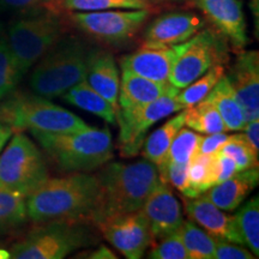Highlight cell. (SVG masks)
Listing matches in <instances>:
<instances>
[{
  "label": "cell",
  "mask_w": 259,
  "mask_h": 259,
  "mask_svg": "<svg viewBox=\"0 0 259 259\" xmlns=\"http://www.w3.org/2000/svg\"><path fill=\"white\" fill-rule=\"evenodd\" d=\"M99 199V183L88 173L48 178L25 198L28 219L35 223L79 221L92 225Z\"/></svg>",
  "instance_id": "1"
},
{
  "label": "cell",
  "mask_w": 259,
  "mask_h": 259,
  "mask_svg": "<svg viewBox=\"0 0 259 259\" xmlns=\"http://www.w3.org/2000/svg\"><path fill=\"white\" fill-rule=\"evenodd\" d=\"M99 199L92 225L142 209L145 199L160 181L157 168L148 160L132 163L107 162L96 174Z\"/></svg>",
  "instance_id": "2"
},
{
  "label": "cell",
  "mask_w": 259,
  "mask_h": 259,
  "mask_svg": "<svg viewBox=\"0 0 259 259\" xmlns=\"http://www.w3.org/2000/svg\"><path fill=\"white\" fill-rule=\"evenodd\" d=\"M30 132L52 163L64 173H89L113 158L112 135L107 127L64 134Z\"/></svg>",
  "instance_id": "3"
},
{
  "label": "cell",
  "mask_w": 259,
  "mask_h": 259,
  "mask_svg": "<svg viewBox=\"0 0 259 259\" xmlns=\"http://www.w3.org/2000/svg\"><path fill=\"white\" fill-rule=\"evenodd\" d=\"M94 52L95 48L78 37H61L35 64L29 82L31 90L46 99L63 96L85 79Z\"/></svg>",
  "instance_id": "4"
},
{
  "label": "cell",
  "mask_w": 259,
  "mask_h": 259,
  "mask_svg": "<svg viewBox=\"0 0 259 259\" xmlns=\"http://www.w3.org/2000/svg\"><path fill=\"white\" fill-rule=\"evenodd\" d=\"M59 14L45 6L21 12L9 24L6 42L22 77L63 37Z\"/></svg>",
  "instance_id": "5"
},
{
  "label": "cell",
  "mask_w": 259,
  "mask_h": 259,
  "mask_svg": "<svg viewBox=\"0 0 259 259\" xmlns=\"http://www.w3.org/2000/svg\"><path fill=\"white\" fill-rule=\"evenodd\" d=\"M0 102V122L14 131L64 134L90 128L79 116L36 94L11 92Z\"/></svg>",
  "instance_id": "6"
},
{
  "label": "cell",
  "mask_w": 259,
  "mask_h": 259,
  "mask_svg": "<svg viewBox=\"0 0 259 259\" xmlns=\"http://www.w3.org/2000/svg\"><path fill=\"white\" fill-rule=\"evenodd\" d=\"M35 227L9 250L14 259H63L72 252L90 247L97 238L89 223L50 221Z\"/></svg>",
  "instance_id": "7"
},
{
  "label": "cell",
  "mask_w": 259,
  "mask_h": 259,
  "mask_svg": "<svg viewBox=\"0 0 259 259\" xmlns=\"http://www.w3.org/2000/svg\"><path fill=\"white\" fill-rule=\"evenodd\" d=\"M0 153V191L27 197L50 178L41 150L22 132L11 136Z\"/></svg>",
  "instance_id": "8"
},
{
  "label": "cell",
  "mask_w": 259,
  "mask_h": 259,
  "mask_svg": "<svg viewBox=\"0 0 259 259\" xmlns=\"http://www.w3.org/2000/svg\"><path fill=\"white\" fill-rule=\"evenodd\" d=\"M176 59L169 83L183 89L215 65L228 60V41L215 29L204 27L186 42L174 46Z\"/></svg>",
  "instance_id": "9"
},
{
  "label": "cell",
  "mask_w": 259,
  "mask_h": 259,
  "mask_svg": "<svg viewBox=\"0 0 259 259\" xmlns=\"http://www.w3.org/2000/svg\"><path fill=\"white\" fill-rule=\"evenodd\" d=\"M179 92V88L170 84L166 94L147 105L127 109L118 108L116 120L120 127L119 149L122 156H137L147 138L148 130L151 126L173 113L185 109V107L176 99Z\"/></svg>",
  "instance_id": "10"
},
{
  "label": "cell",
  "mask_w": 259,
  "mask_h": 259,
  "mask_svg": "<svg viewBox=\"0 0 259 259\" xmlns=\"http://www.w3.org/2000/svg\"><path fill=\"white\" fill-rule=\"evenodd\" d=\"M150 10H105L74 12L71 22L90 37L108 45L131 40L147 23Z\"/></svg>",
  "instance_id": "11"
},
{
  "label": "cell",
  "mask_w": 259,
  "mask_h": 259,
  "mask_svg": "<svg viewBox=\"0 0 259 259\" xmlns=\"http://www.w3.org/2000/svg\"><path fill=\"white\" fill-rule=\"evenodd\" d=\"M97 227L106 240L127 259H141L153 241L150 226L141 210L106 220Z\"/></svg>",
  "instance_id": "12"
},
{
  "label": "cell",
  "mask_w": 259,
  "mask_h": 259,
  "mask_svg": "<svg viewBox=\"0 0 259 259\" xmlns=\"http://www.w3.org/2000/svg\"><path fill=\"white\" fill-rule=\"evenodd\" d=\"M193 3L233 50L244 51L248 36L240 0H193Z\"/></svg>",
  "instance_id": "13"
},
{
  "label": "cell",
  "mask_w": 259,
  "mask_h": 259,
  "mask_svg": "<svg viewBox=\"0 0 259 259\" xmlns=\"http://www.w3.org/2000/svg\"><path fill=\"white\" fill-rule=\"evenodd\" d=\"M141 211L148 220L153 240L178 232L184 222L180 203L169 185L161 180L145 199Z\"/></svg>",
  "instance_id": "14"
},
{
  "label": "cell",
  "mask_w": 259,
  "mask_h": 259,
  "mask_svg": "<svg viewBox=\"0 0 259 259\" xmlns=\"http://www.w3.org/2000/svg\"><path fill=\"white\" fill-rule=\"evenodd\" d=\"M234 94L244 112L246 122L259 118V54L241 51L228 74Z\"/></svg>",
  "instance_id": "15"
},
{
  "label": "cell",
  "mask_w": 259,
  "mask_h": 259,
  "mask_svg": "<svg viewBox=\"0 0 259 259\" xmlns=\"http://www.w3.org/2000/svg\"><path fill=\"white\" fill-rule=\"evenodd\" d=\"M204 27V19L194 12H167L158 16L148 25L144 32V44L176 46L190 40Z\"/></svg>",
  "instance_id": "16"
},
{
  "label": "cell",
  "mask_w": 259,
  "mask_h": 259,
  "mask_svg": "<svg viewBox=\"0 0 259 259\" xmlns=\"http://www.w3.org/2000/svg\"><path fill=\"white\" fill-rule=\"evenodd\" d=\"M176 59L174 46L143 45L121 59V70L157 83H168Z\"/></svg>",
  "instance_id": "17"
},
{
  "label": "cell",
  "mask_w": 259,
  "mask_h": 259,
  "mask_svg": "<svg viewBox=\"0 0 259 259\" xmlns=\"http://www.w3.org/2000/svg\"><path fill=\"white\" fill-rule=\"evenodd\" d=\"M190 199L185 204V210L191 221L202 227L212 238L244 245L236 226L235 216L227 215L204 194Z\"/></svg>",
  "instance_id": "18"
},
{
  "label": "cell",
  "mask_w": 259,
  "mask_h": 259,
  "mask_svg": "<svg viewBox=\"0 0 259 259\" xmlns=\"http://www.w3.org/2000/svg\"><path fill=\"white\" fill-rule=\"evenodd\" d=\"M258 167L241 170L218 185H213L203 194L219 209L233 211L241 205L242 202L258 185Z\"/></svg>",
  "instance_id": "19"
},
{
  "label": "cell",
  "mask_w": 259,
  "mask_h": 259,
  "mask_svg": "<svg viewBox=\"0 0 259 259\" xmlns=\"http://www.w3.org/2000/svg\"><path fill=\"white\" fill-rule=\"evenodd\" d=\"M85 82L118 111L120 77L118 65L111 53L95 50L90 59Z\"/></svg>",
  "instance_id": "20"
},
{
  "label": "cell",
  "mask_w": 259,
  "mask_h": 259,
  "mask_svg": "<svg viewBox=\"0 0 259 259\" xmlns=\"http://www.w3.org/2000/svg\"><path fill=\"white\" fill-rule=\"evenodd\" d=\"M184 127V109L170 120L164 122L161 127L145 138L143 143V156L157 168L161 181L166 183V169L168 164V153L174 137L180 128Z\"/></svg>",
  "instance_id": "21"
},
{
  "label": "cell",
  "mask_w": 259,
  "mask_h": 259,
  "mask_svg": "<svg viewBox=\"0 0 259 259\" xmlns=\"http://www.w3.org/2000/svg\"><path fill=\"white\" fill-rule=\"evenodd\" d=\"M170 83H157L122 70L119 88V108L127 109L143 106L167 93Z\"/></svg>",
  "instance_id": "22"
},
{
  "label": "cell",
  "mask_w": 259,
  "mask_h": 259,
  "mask_svg": "<svg viewBox=\"0 0 259 259\" xmlns=\"http://www.w3.org/2000/svg\"><path fill=\"white\" fill-rule=\"evenodd\" d=\"M206 100L216 107L225 122L227 131H240L244 128L246 124L244 112L226 74H223L216 83L206 96Z\"/></svg>",
  "instance_id": "23"
},
{
  "label": "cell",
  "mask_w": 259,
  "mask_h": 259,
  "mask_svg": "<svg viewBox=\"0 0 259 259\" xmlns=\"http://www.w3.org/2000/svg\"><path fill=\"white\" fill-rule=\"evenodd\" d=\"M64 100L84 111L93 113L107 122L115 124L116 111L106 99L96 93L85 79L77 83L63 95Z\"/></svg>",
  "instance_id": "24"
},
{
  "label": "cell",
  "mask_w": 259,
  "mask_h": 259,
  "mask_svg": "<svg viewBox=\"0 0 259 259\" xmlns=\"http://www.w3.org/2000/svg\"><path fill=\"white\" fill-rule=\"evenodd\" d=\"M153 0H50L44 6L59 14L60 10L71 12L105 11V10H150Z\"/></svg>",
  "instance_id": "25"
},
{
  "label": "cell",
  "mask_w": 259,
  "mask_h": 259,
  "mask_svg": "<svg viewBox=\"0 0 259 259\" xmlns=\"http://www.w3.org/2000/svg\"><path fill=\"white\" fill-rule=\"evenodd\" d=\"M189 189L187 198H196L216 185L215 154H196L189 162L187 169Z\"/></svg>",
  "instance_id": "26"
},
{
  "label": "cell",
  "mask_w": 259,
  "mask_h": 259,
  "mask_svg": "<svg viewBox=\"0 0 259 259\" xmlns=\"http://www.w3.org/2000/svg\"><path fill=\"white\" fill-rule=\"evenodd\" d=\"M184 125L205 135L227 131L216 107L206 99L184 109Z\"/></svg>",
  "instance_id": "27"
},
{
  "label": "cell",
  "mask_w": 259,
  "mask_h": 259,
  "mask_svg": "<svg viewBox=\"0 0 259 259\" xmlns=\"http://www.w3.org/2000/svg\"><path fill=\"white\" fill-rule=\"evenodd\" d=\"M27 220L24 197L0 191V238L23 227Z\"/></svg>",
  "instance_id": "28"
},
{
  "label": "cell",
  "mask_w": 259,
  "mask_h": 259,
  "mask_svg": "<svg viewBox=\"0 0 259 259\" xmlns=\"http://www.w3.org/2000/svg\"><path fill=\"white\" fill-rule=\"evenodd\" d=\"M178 232L190 259L215 258V239L192 221H184Z\"/></svg>",
  "instance_id": "29"
},
{
  "label": "cell",
  "mask_w": 259,
  "mask_h": 259,
  "mask_svg": "<svg viewBox=\"0 0 259 259\" xmlns=\"http://www.w3.org/2000/svg\"><path fill=\"white\" fill-rule=\"evenodd\" d=\"M235 221L244 245L258 257L259 254V198L246 202L236 212Z\"/></svg>",
  "instance_id": "30"
},
{
  "label": "cell",
  "mask_w": 259,
  "mask_h": 259,
  "mask_svg": "<svg viewBox=\"0 0 259 259\" xmlns=\"http://www.w3.org/2000/svg\"><path fill=\"white\" fill-rule=\"evenodd\" d=\"M223 74H225L223 65H215L194 82L189 84L185 88L180 89V92L176 96L177 101L180 102L185 108L203 101Z\"/></svg>",
  "instance_id": "31"
},
{
  "label": "cell",
  "mask_w": 259,
  "mask_h": 259,
  "mask_svg": "<svg viewBox=\"0 0 259 259\" xmlns=\"http://www.w3.org/2000/svg\"><path fill=\"white\" fill-rule=\"evenodd\" d=\"M218 153L231 157L235 162L238 171L258 167V156H255L253 151L251 150L244 134L228 137Z\"/></svg>",
  "instance_id": "32"
},
{
  "label": "cell",
  "mask_w": 259,
  "mask_h": 259,
  "mask_svg": "<svg viewBox=\"0 0 259 259\" xmlns=\"http://www.w3.org/2000/svg\"><path fill=\"white\" fill-rule=\"evenodd\" d=\"M203 136L192 131V130L180 128L173 142H171L169 153H168V162L176 163H189L192 157L197 154L199 143Z\"/></svg>",
  "instance_id": "33"
},
{
  "label": "cell",
  "mask_w": 259,
  "mask_h": 259,
  "mask_svg": "<svg viewBox=\"0 0 259 259\" xmlns=\"http://www.w3.org/2000/svg\"><path fill=\"white\" fill-rule=\"evenodd\" d=\"M22 74L16 66L6 40L0 42V101L14 92Z\"/></svg>",
  "instance_id": "34"
},
{
  "label": "cell",
  "mask_w": 259,
  "mask_h": 259,
  "mask_svg": "<svg viewBox=\"0 0 259 259\" xmlns=\"http://www.w3.org/2000/svg\"><path fill=\"white\" fill-rule=\"evenodd\" d=\"M150 259H190L179 232L161 239L160 244L154 246L148 253Z\"/></svg>",
  "instance_id": "35"
},
{
  "label": "cell",
  "mask_w": 259,
  "mask_h": 259,
  "mask_svg": "<svg viewBox=\"0 0 259 259\" xmlns=\"http://www.w3.org/2000/svg\"><path fill=\"white\" fill-rule=\"evenodd\" d=\"M215 239V258L213 259H253L254 254L239 244L222 239Z\"/></svg>",
  "instance_id": "36"
},
{
  "label": "cell",
  "mask_w": 259,
  "mask_h": 259,
  "mask_svg": "<svg viewBox=\"0 0 259 259\" xmlns=\"http://www.w3.org/2000/svg\"><path fill=\"white\" fill-rule=\"evenodd\" d=\"M187 169H189V163H176V162H168L166 169V183L179 190L184 196H186L189 189Z\"/></svg>",
  "instance_id": "37"
},
{
  "label": "cell",
  "mask_w": 259,
  "mask_h": 259,
  "mask_svg": "<svg viewBox=\"0 0 259 259\" xmlns=\"http://www.w3.org/2000/svg\"><path fill=\"white\" fill-rule=\"evenodd\" d=\"M215 169H216V185L232 178L235 173H238L235 162L231 157L226 155L215 154Z\"/></svg>",
  "instance_id": "38"
},
{
  "label": "cell",
  "mask_w": 259,
  "mask_h": 259,
  "mask_svg": "<svg viewBox=\"0 0 259 259\" xmlns=\"http://www.w3.org/2000/svg\"><path fill=\"white\" fill-rule=\"evenodd\" d=\"M50 0H0V12H25L41 8Z\"/></svg>",
  "instance_id": "39"
},
{
  "label": "cell",
  "mask_w": 259,
  "mask_h": 259,
  "mask_svg": "<svg viewBox=\"0 0 259 259\" xmlns=\"http://www.w3.org/2000/svg\"><path fill=\"white\" fill-rule=\"evenodd\" d=\"M228 137L229 136L223 134V132L206 135V137H203L200 141L197 154H216L220 150V148L226 143Z\"/></svg>",
  "instance_id": "40"
},
{
  "label": "cell",
  "mask_w": 259,
  "mask_h": 259,
  "mask_svg": "<svg viewBox=\"0 0 259 259\" xmlns=\"http://www.w3.org/2000/svg\"><path fill=\"white\" fill-rule=\"evenodd\" d=\"M245 139L250 145L251 150L253 151L255 156L259 154V120L253 119V120L247 121L244 126Z\"/></svg>",
  "instance_id": "41"
},
{
  "label": "cell",
  "mask_w": 259,
  "mask_h": 259,
  "mask_svg": "<svg viewBox=\"0 0 259 259\" xmlns=\"http://www.w3.org/2000/svg\"><path fill=\"white\" fill-rule=\"evenodd\" d=\"M77 258H90V259H116L118 257L107 247L106 245H100L96 250L90 252H83Z\"/></svg>",
  "instance_id": "42"
},
{
  "label": "cell",
  "mask_w": 259,
  "mask_h": 259,
  "mask_svg": "<svg viewBox=\"0 0 259 259\" xmlns=\"http://www.w3.org/2000/svg\"><path fill=\"white\" fill-rule=\"evenodd\" d=\"M12 135H14V130L6 124L0 122V153H2V150L4 149Z\"/></svg>",
  "instance_id": "43"
},
{
  "label": "cell",
  "mask_w": 259,
  "mask_h": 259,
  "mask_svg": "<svg viewBox=\"0 0 259 259\" xmlns=\"http://www.w3.org/2000/svg\"><path fill=\"white\" fill-rule=\"evenodd\" d=\"M250 6L252 10V15H253V17H255V35L258 36V0H251Z\"/></svg>",
  "instance_id": "44"
},
{
  "label": "cell",
  "mask_w": 259,
  "mask_h": 259,
  "mask_svg": "<svg viewBox=\"0 0 259 259\" xmlns=\"http://www.w3.org/2000/svg\"><path fill=\"white\" fill-rule=\"evenodd\" d=\"M4 40H6V29L4 23L0 21V42Z\"/></svg>",
  "instance_id": "45"
}]
</instances>
